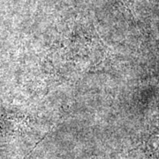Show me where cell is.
Returning a JSON list of instances; mask_svg holds the SVG:
<instances>
[{"label":"cell","mask_w":159,"mask_h":159,"mask_svg":"<svg viewBox=\"0 0 159 159\" xmlns=\"http://www.w3.org/2000/svg\"><path fill=\"white\" fill-rule=\"evenodd\" d=\"M17 133L16 123L7 117L0 118V148L7 145Z\"/></svg>","instance_id":"1"}]
</instances>
